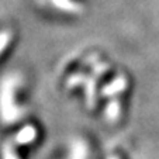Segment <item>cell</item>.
Returning a JSON list of instances; mask_svg holds the SVG:
<instances>
[{
	"mask_svg": "<svg viewBox=\"0 0 159 159\" xmlns=\"http://www.w3.org/2000/svg\"><path fill=\"white\" fill-rule=\"evenodd\" d=\"M97 59H99V55H97V54H93L92 57H89V58L86 59L84 65H86V66H89V65H94L93 62H94V61H97Z\"/></svg>",
	"mask_w": 159,
	"mask_h": 159,
	"instance_id": "30bf717a",
	"label": "cell"
},
{
	"mask_svg": "<svg viewBox=\"0 0 159 159\" xmlns=\"http://www.w3.org/2000/svg\"><path fill=\"white\" fill-rule=\"evenodd\" d=\"M120 113H121V104H120V100L116 97L113 99L107 106V110H106V117L110 123H116L120 117Z\"/></svg>",
	"mask_w": 159,
	"mask_h": 159,
	"instance_id": "277c9868",
	"label": "cell"
},
{
	"mask_svg": "<svg viewBox=\"0 0 159 159\" xmlns=\"http://www.w3.org/2000/svg\"><path fill=\"white\" fill-rule=\"evenodd\" d=\"M35 138H37V128L33 125H25L16 135V142L18 145H25V144H31Z\"/></svg>",
	"mask_w": 159,
	"mask_h": 159,
	"instance_id": "3957f363",
	"label": "cell"
},
{
	"mask_svg": "<svg viewBox=\"0 0 159 159\" xmlns=\"http://www.w3.org/2000/svg\"><path fill=\"white\" fill-rule=\"evenodd\" d=\"M108 68L110 66L107 65V63H104V62H97L96 65L93 66V73H94V76H103V73H106L108 70Z\"/></svg>",
	"mask_w": 159,
	"mask_h": 159,
	"instance_id": "9c48e42d",
	"label": "cell"
},
{
	"mask_svg": "<svg viewBox=\"0 0 159 159\" xmlns=\"http://www.w3.org/2000/svg\"><path fill=\"white\" fill-rule=\"evenodd\" d=\"M54 4L58 9L63 10V11H69V13H80L83 11V7L80 4L75 3L72 0H52Z\"/></svg>",
	"mask_w": 159,
	"mask_h": 159,
	"instance_id": "5b68a950",
	"label": "cell"
},
{
	"mask_svg": "<svg viewBox=\"0 0 159 159\" xmlns=\"http://www.w3.org/2000/svg\"><path fill=\"white\" fill-rule=\"evenodd\" d=\"M86 76L83 75V73H75V75H72L68 80H66V87L68 89H72V87H76L79 86L80 83H83V82H86Z\"/></svg>",
	"mask_w": 159,
	"mask_h": 159,
	"instance_id": "8992f818",
	"label": "cell"
},
{
	"mask_svg": "<svg viewBox=\"0 0 159 159\" xmlns=\"http://www.w3.org/2000/svg\"><path fill=\"white\" fill-rule=\"evenodd\" d=\"M3 159H20L14 149V145L11 141L6 142L3 147Z\"/></svg>",
	"mask_w": 159,
	"mask_h": 159,
	"instance_id": "52a82bcc",
	"label": "cell"
},
{
	"mask_svg": "<svg viewBox=\"0 0 159 159\" xmlns=\"http://www.w3.org/2000/svg\"><path fill=\"white\" fill-rule=\"evenodd\" d=\"M127 84H128L127 78H124V76H117L114 80L110 82V83L103 89V96H106V97L116 96L117 93H121V92H124V90L127 89Z\"/></svg>",
	"mask_w": 159,
	"mask_h": 159,
	"instance_id": "6da1fadb",
	"label": "cell"
},
{
	"mask_svg": "<svg viewBox=\"0 0 159 159\" xmlns=\"http://www.w3.org/2000/svg\"><path fill=\"white\" fill-rule=\"evenodd\" d=\"M86 86H84V92H86V104L89 110H93L96 106V76H89L86 79Z\"/></svg>",
	"mask_w": 159,
	"mask_h": 159,
	"instance_id": "7a4b0ae2",
	"label": "cell"
},
{
	"mask_svg": "<svg viewBox=\"0 0 159 159\" xmlns=\"http://www.w3.org/2000/svg\"><path fill=\"white\" fill-rule=\"evenodd\" d=\"M110 159H118V158H117V156H113V158H110Z\"/></svg>",
	"mask_w": 159,
	"mask_h": 159,
	"instance_id": "8fae6325",
	"label": "cell"
},
{
	"mask_svg": "<svg viewBox=\"0 0 159 159\" xmlns=\"http://www.w3.org/2000/svg\"><path fill=\"white\" fill-rule=\"evenodd\" d=\"M11 41V33L10 31H2L0 33V55L4 49L7 48V45Z\"/></svg>",
	"mask_w": 159,
	"mask_h": 159,
	"instance_id": "ba28073f",
	"label": "cell"
}]
</instances>
